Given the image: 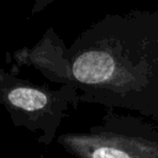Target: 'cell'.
Segmentation results:
<instances>
[{
    "label": "cell",
    "instance_id": "6da1fadb",
    "mask_svg": "<svg viewBox=\"0 0 158 158\" xmlns=\"http://www.w3.org/2000/svg\"><path fill=\"white\" fill-rule=\"evenodd\" d=\"M0 104L14 126L25 127L37 135L38 143L49 146L67 111L79 106L80 90L73 84L52 89L0 68Z\"/></svg>",
    "mask_w": 158,
    "mask_h": 158
},
{
    "label": "cell",
    "instance_id": "7a4b0ae2",
    "mask_svg": "<svg viewBox=\"0 0 158 158\" xmlns=\"http://www.w3.org/2000/svg\"><path fill=\"white\" fill-rule=\"evenodd\" d=\"M57 142L74 158H158V143L130 118L112 112L86 131L58 135Z\"/></svg>",
    "mask_w": 158,
    "mask_h": 158
},
{
    "label": "cell",
    "instance_id": "3957f363",
    "mask_svg": "<svg viewBox=\"0 0 158 158\" xmlns=\"http://www.w3.org/2000/svg\"><path fill=\"white\" fill-rule=\"evenodd\" d=\"M11 57L19 67L35 68L52 83L75 85L69 47L53 27H48L35 46L22 47L12 52Z\"/></svg>",
    "mask_w": 158,
    "mask_h": 158
},
{
    "label": "cell",
    "instance_id": "277c9868",
    "mask_svg": "<svg viewBox=\"0 0 158 158\" xmlns=\"http://www.w3.org/2000/svg\"><path fill=\"white\" fill-rule=\"evenodd\" d=\"M56 1H59V0H35L31 7V15H38L40 12H42L44 9H47Z\"/></svg>",
    "mask_w": 158,
    "mask_h": 158
}]
</instances>
